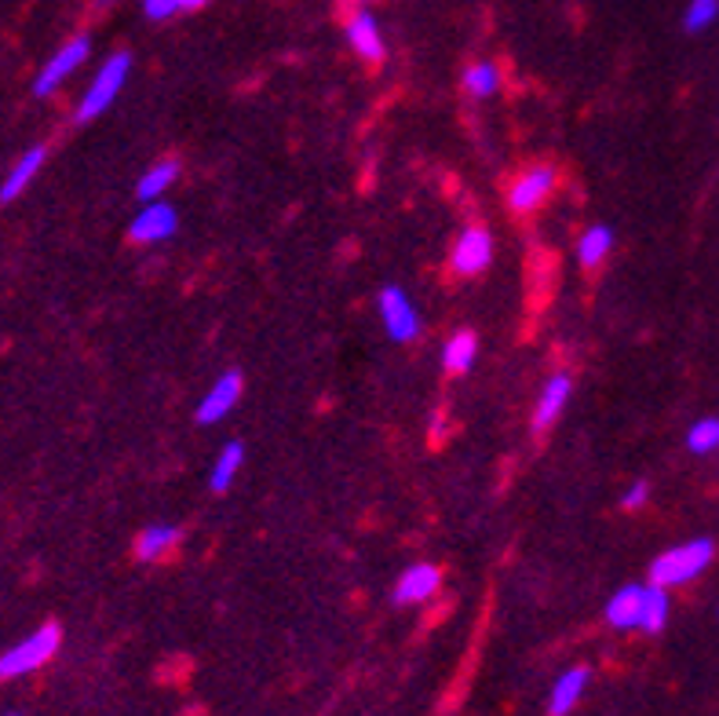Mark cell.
Returning <instances> with one entry per match:
<instances>
[{"mask_svg":"<svg viewBox=\"0 0 719 716\" xmlns=\"http://www.w3.org/2000/svg\"><path fill=\"white\" fill-rule=\"evenodd\" d=\"M687 447H690V453H712V450H719V417H705V420H698V425H690Z\"/></svg>","mask_w":719,"mask_h":716,"instance_id":"24","label":"cell"},{"mask_svg":"<svg viewBox=\"0 0 719 716\" xmlns=\"http://www.w3.org/2000/svg\"><path fill=\"white\" fill-rule=\"evenodd\" d=\"M59 643H63L59 625H41L37 632H30L26 640H19L15 647H8L0 654V680H19L26 673H37L41 665H48L55 658Z\"/></svg>","mask_w":719,"mask_h":716,"instance_id":"3","label":"cell"},{"mask_svg":"<svg viewBox=\"0 0 719 716\" xmlns=\"http://www.w3.org/2000/svg\"><path fill=\"white\" fill-rule=\"evenodd\" d=\"M143 11H146V19L165 22V19H173L176 11H182V4L179 0H143Z\"/></svg>","mask_w":719,"mask_h":716,"instance_id":"25","label":"cell"},{"mask_svg":"<svg viewBox=\"0 0 719 716\" xmlns=\"http://www.w3.org/2000/svg\"><path fill=\"white\" fill-rule=\"evenodd\" d=\"M588 680H591V669H588V665H569L566 673L555 680L552 695H547V713H552V716L574 713V706L580 702V695L588 691Z\"/></svg>","mask_w":719,"mask_h":716,"instance_id":"13","label":"cell"},{"mask_svg":"<svg viewBox=\"0 0 719 716\" xmlns=\"http://www.w3.org/2000/svg\"><path fill=\"white\" fill-rule=\"evenodd\" d=\"M475 359H478V337L472 333V329L453 333L446 340V348H442V366H446L450 373H467L475 366Z\"/></svg>","mask_w":719,"mask_h":716,"instance_id":"20","label":"cell"},{"mask_svg":"<svg viewBox=\"0 0 719 716\" xmlns=\"http://www.w3.org/2000/svg\"><path fill=\"white\" fill-rule=\"evenodd\" d=\"M646 502H650V483H643V480L632 483L629 491H624V497H621L624 508H643Z\"/></svg>","mask_w":719,"mask_h":716,"instance_id":"26","label":"cell"},{"mask_svg":"<svg viewBox=\"0 0 719 716\" xmlns=\"http://www.w3.org/2000/svg\"><path fill=\"white\" fill-rule=\"evenodd\" d=\"M464 92L475 96V99H489L500 92V70L494 63L478 59L464 70Z\"/></svg>","mask_w":719,"mask_h":716,"instance_id":"22","label":"cell"},{"mask_svg":"<svg viewBox=\"0 0 719 716\" xmlns=\"http://www.w3.org/2000/svg\"><path fill=\"white\" fill-rule=\"evenodd\" d=\"M88 52H91V41L85 37V33H81V37H70V41H66L63 48L41 66L37 81H33V96H52L55 88H59L66 77L77 70V66H85Z\"/></svg>","mask_w":719,"mask_h":716,"instance_id":"7","label":"cell"},{"mask_svg":"<svg viewBox=\"0 0 719 716\" xmlns=\"http://www.w3.org/2000/svg\"><path fill=\"white\" fill-rule=\"evenodd\" d=\"M439 585H442V571H439L435 563H413V566H409V571L398 574L391 599H395L398 607L428 604V599L439 593Z\"/></svg>","mask_w":719,"mask_h":716,"instance_id":"10","label":"cell"},{"mask_svg":"<svg viewBox=\"0 0 719 716\" xmlns=\"http://www.w3.org/2000/svg\"><path fill=\"white\" fill-rule=\"evenodd\" d=\"M668 610H672L668 588H661V585L650 582L646 585V599H643V618H639V632H646V636L661 632L668 625Z\"/></svg>","mask_w":719,"mask_h":716,"instance_id":"21","label":"cell"},{"mask_svg":"<svg viewBox=\"0 0 719 716\" xmlns=\"http://www.w3.org/2000/svg\"><path fill=\"white\" fill-rule=\"evenodd\" d=\"M242 464H245V447H242V442H226V447L215 453V461H212V475H209L212 491L215 494L231 491L237 472H242Z\"/></svg>","mask_w":719,"mask_h":716,"instance_id":"17","label":"cell"},{"mask_svg":"<svg viewBox=\"0 0 719 716\" xmlns=\"http://www.w3.org/2000/svg\"><path fill=\"white\" fill-rule=\"evenodd\" d=\"M569 392H574V384H569L566 373L547 377V384L538 395V406H533V431H547L555 425V417L563 414L566 403H569Z\"/></svg>","mask_w":719,"mask_h":716,"instance_id":"12","label":"cell"},{"mask_svg":"<svg viewBox=\"0 0 719 716\" xmlns=\"http://www.w3.org/2000/svg\"><path fill=\"white\" fill-rule=\"evenodd\" d=\"M716 19H719V0H690L687 11H683V30L701 33V30H709Z\"/></svg>","mask_w":719,"mask_h":716,"instance_id":"23","label":"cell"},{"mask_svg":"<svg viewBox=\"0 0 719 716\" xmlns=\"http://www.w3.org/2000/svg\"><path fill=\"white\" fill-rule=\"evenodd\" d=\"M643 599H646V585L618 588V593L610 596V604H607V621L621 632L639 629V618H643Z\"/></svg>","mask_w":719,"mask_h":716,"instance_id":"14","label":"cell"},{"mask_svg":"<svg viewBox=\"0 0 719 716\" xmlns=\"http://www.w3.org/2000/svg\"><path fill=\"white\" fill-rule=\"evenodd\" d=\"M558 184V173L552 165H533L527 173L516 176V184L508 187V205L511 212L527 216V212H538L541 205L552 198V190Z\"/></svg>","mask_w":719,"mask_h":716,"instance_id":"4","label":"cell"},{"mask_svg":"<svg viewBox=\"0 0 719 716\" xmlns=\"http://www.w3.org/2000/svg\"><path fill=\"white\" fill-rule=\"evenodd\" d=\"M176 231H179V212L168 201H143V209L129 223V238L140 245L168 242Z\"/></svg>","mask_w":719,"mask_h":716,"instance_id":"8","label":"cell"},{"mask_svg":"<svg viewBox=\"0 0 719 716\" xmlns=\"http://www.w3.org/2000/svg\"><path fill=\"white\" fill-rule=\"evenodd\" d=\"M129 74H132V55L129 52H113L110 59L99 66V74L91 77V85H88V92L81 96V102H77V110H74L77 124H88V121H96L99 113H107L113 107V99L121 96Z\"/></svg>","mask_w":719,"mask_h":716,"instance_id":"2","label":"cell"},{"mask_svg":"<svg viewBox=\"0 0 719 716\" xmlns=\"http://www.w3.org/2000/svg\"><path fill=\"white\" fill-rule=\"evenodd\" d=\"M716 555V544L709 538H694V541H683L676 549L661 552L654 563H650V582L661 585V588H676V585H687L694 577H701L709 571Z\"/></svg>","mask_w":719,"mask_h":716,"instance_id":"1","label":"cell"},{"mask_svg":"<svg viewBox=\"0 0 719 716\" xmlns=\"http://www.w3.org/2000/svg\"><path fill=\"white\" fill-rule=\"evenodd\" d=\"M358 4H365V0H358Z\"/></svg>","mask_w":719,"mask_h":716,"instance_id":"30","label":"cell"},{"mask_svg":"<svg viewBox=\"0 0 719 716\" xmlns=\"http://www.w3.org/2000/svg\"><path fill=\"white\" fill-rule=\"evenodd\" d=\"M347 44L355 48L358 59L365 63H384L387 59V41H384V30L369 11L358 8L355 15L347 19Z\"/></svg>","mask_w":719,"mask_h":716,"instance_id":"11","label":"cell"},{"mask_svg":"<svg viewBox=\"0 0 719 716\" xmlns=\"http://www.w3.org/2000/svg\"><path fill=\"white\" fill-rule=\"evenodd\" d=\"M450 264L461 278L483 275V271L494 264V238H489L486 227H464L453 242Z\"/></svg>","mask_w":719,"mask_h":716,"instance_id":"6","label":"cell"},{"mask_svg":"<svg viewBox=\"0 0 719 716\" xmlns=\"http://www.w3.org/2000/svg\"><path fill=\"white\" fill-rule=\"evenodd\" d=\"M242 392H245V377L237 370H226L223 377H215V384L198 403V425H215V420H223L237 403H242Z\"/></svg>","mask_w":719,"mask_h":716,"instance_id":"9","label":"cell"},{"mask_svg":"<svg viewBox=\"0 0 719 716\" xmlns=\"http://www.w3.org/2000/svg\"><path fill=\"white\" fill-rule=\"evenodd\" d=\"M376 304H380V322L395 344H409V340L420 337V315H417L413 300L406 297V289L387 286L380 289V300Z\"/></svg>","mask_w":719,"mask_h":716,"instance_id":"5","label":"cell"},{"mask_svg":"<svg viewBox=\"0 0 719 716\" xmlns=\"http://www.w3.org/2000/svg\"><path fill=\"white\" fill-rule=\"evenodd\" d=\"M176 541H179L176 522H154V527H146L140 538H135V555H140L143 563H157L176 549Z\"/></svg>","mask_w":719,"mask_h":716,"instance_id":"16","label":"cell"},{"mask_svg":"<svg viewBox=\"0 0 719 716\" xmlns=\"http://www.w3.org/2000/svg\"><path fill=\"white\" fill-rule=\"evenodd\" d=\"M4 716H19V713H4Z\"/></svg>","mask_w":719,"mask_h":716,"instance_id":"29","label":"cell"},{"mask_svg":"<svg viewBox=\"0 0 719 716\" xmlns=\"http://www.w3.org/2000/svg\"><path fill=\"white\" fill-rule=\"evenodd\" d=\"M179 4H182V11H193V8H204L209 0H179Z\"/></svg>","mask_w":719,"mask_h":716,"instance_id":"27","label":"cell"},{"mask_svg":"<svg viewBox=\"0 0 719 716\" xmlns=\"http://www.w3.org/2000/svg\"><path fill=\"white\" fill-rule=\"evenodd\" d=\"M176 179H179V162H176V157H165V162L146 168L140 187H135V195H140V201H162L165 190L173 187Z\"/></svg>","mask_w":719,"mask_h":716,"instance_id":"19","label":"cell"},{"mask_svg":"<svg viewBox=\"0 0 719 716\" xmlns=\"http://www.w3.org/2000/svg\"><path fill=\"white\" fill-rule=\"evenodd\" d=\"M610 249H613V231H610V227H607V223L588 227V231L580 234V242H577L580 267H588V271L602 267V260L610 256Z\"/></svg>","mask_w":719,"mask_h":716,"instance_id":"18","label":"cell"},{"mask_svg":"<svg viewBox=\"0 0 719 716\" xmlns=\"http://www.w3.org/2000/svg\"><path fill=\"white\" fill-rule=\"evenodd\" d=\"M96 4H99V8H107V4H113V0H96Z\"/></svg>","mask_w":719,"mask_h":716,"instance_id":"28","label":"cell"},{"mask_svg":"<svg viewBox=\"0 0 719 716\" xmlns=\"http://www.w3.org/2000/svg\"><path fill=\"white\" fill-rule=\"evenodd\" d=\"M44 157H48L44 146H30V151L22 154L15 165H11V173L4 176V184H0V205L15 201L22 190H26L33 179H37V173L44 168Z\"/></svg>","mask_w":719,"mask_h":716,"instance_id":"15","label":"cell"}]
</instances>
